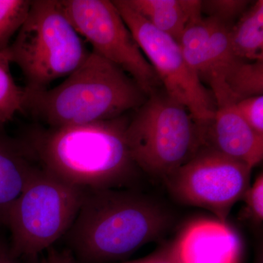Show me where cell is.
Here are the masks:
<instances>
[{
  "mask_svg": "<svg viewBox=\"0 0 263 263\" xmlns=\"http://www.w3.org/2000/svg\"><path fill=\"white\" fill-rule=\"evenodd\" d=\"M120 117L51 128L35 126L21 139L40 167L84 190L132 189L140 170L132 157L126 129Z\"/></svg>",
  "mask_w": 263,
  "mask_h": 263,
  "instance_id": "cell-1",
  "label": "cell"
},
{
  "mask_svg": "<svg viewBox=\"0 0 263 263\" xmlns=\"http://www.w3.org/2000/svg\"><path fill=\"white\" fill-rule=\"evenodd\" d=\"M171 224L160 202L132 189L89 190L64 238L77 263H117L161 238Z\"/></svg>",
  "mask_w": 263,
  "mask_h": 263,
  "instance_id": "cell-2",
  "label": "cell"
},
{
  "mask_svg": "<svg viewBox=\"0 0 263 263\" xmlns=\"http://www.w3.org/2000/svg\"><path fill=\"white\" fill-rule=\"evenodd\" d=\"M146 97L126 72L91 51L56 87L38 91L24 88L22 112L46 127H70L122 117L139 108Z\"/></svg>",
  "mask_w": 263,
  "mask_h": 263,
  "instance_id": "cell-3",
  "label": "cell"
},
{
  "mask_svg": "<svg viewBox=\"0 0 263 263\" xmlns=\"http://www.w3.org/2000/svg\"><path fill=\"white\" fill-rule=\"evenodd\" d=\"M25 78L26 89H48L53 81L72 73L88 58L80 34L60 0H34L28 15L6 51Z\"/></svg>",
  "mask_w": 263,
  "mask_h": 263,
  "instance_id": "cell-4",
  "label": "cell"
},
{
  "mask_svg": "<svg viewBox=\"0 0 263 263\" xmlns=\"http://www.w3.org/2000/svg\"><path fill=\"white\" fill-rule=\"evenodd\" d=\"M126 139L140 171L162 181L203 145L202 127L187 109L159 90L136 109Z\"/></svg>",
  "mask_w": 263,
  "mask_h": 263,
  "instance_id": "cell-5",
  "label": "cell"
},
{
  "mask_svg": "<svg viewBox=\"0 0 263 263\" xmlns=\"http://www.w3.org/2000/svg\"><path fill=\"white\" fill-rule=\"evenodd\" d=\"M86 190L36 170L10 211L7 228L12 250L23 257H40L70 230Z\"/></svg>",
  "mask_w": 263,
  "mask_h": 263,
  "instance_id": "cell-6",
  "label": "cell"
},
{
  "mask_svg": "<svg viewBox=\"0 0 263 263\" xmlns=\"http://www.w3.org/2000/svg\"><path fill=\"white\" fill-rule=\"evenodd\" d=\"M76 31L93 51L124 71L147 97L162 86L113 1L60 0Z\"/></svg>",
  "mask_w": 263,
  "mask_h": 263,
  "instance_id": "cell-7",
  "label": "cell"
},
{
  "mask_svg": "<svg viewBox=\"0 0 263 263\" xmlns=\"http://www.w3.org/2000/svg\"><path fill=\"white\" fill-rule=\"evenodd\" d=\"M113 3L158 76L164 91L187 109L200 127L210 124L216 110L214 96L188 65L179 43L151 25L124 0Z\"/></svg>",
  "mask_w": 263,
  "mask_h": 263,
  "instance_id": "cell-8",
  "label": "cell"
},
{
  "mask_svg": "<svg viewBox=\"0 0 263 263\" xmlns=\"http://www.w3.org/2000/svg\"><path fill=\"white\" fill-rule=\"evenodd\" d=\"M252 171L243 162L202 145L163 181L176 200L206 209L226 222L232 208L250 186Z\"/></svg>",
  "mask_w": 263,
  "mask_h": 263,
  "instance_id": "cell-9",
  "label": "cell"
},
{
  "mask_svg": "<svg viewBox=\"0 0 263 263\" xmlns=\"http://www.w3.org/2000/svg\"><path fill=\"white\" fill-rule=\"evenodd\" d=\"M174 246L181 263H240L243 254L239 235L218 219L193 221Z\"/></svg>",
  "mask_w": 263,
  "mask_h": 263,
  "instance_id": "cell-10",
  "label": "cell"
},
{
  "mask_svg": "<svg viewBox=\"0 0 263 263\" xmlns=\"http://www.w3.org/2000/svg\"><path fill=\"white\" fill-rule=\"evenodd\" d=\"M230 100L216 103L215 116L202 127L203 145L253 169L263 158V136L249 127Z\"/></svg>",
  "mask_w": 263,
  "mask_h": 263,
  "instance_id": "cell-11",
  "label": "cell"
},
{
  "mask_svg": "<svg viewBox=\"0 0 263 263\" xmlns=\"http://www.w3.org/2000/svg\"><path fill=\"white\" fill-rule=\"evenodd\" d=\"M39 165L21 138L0 130V228Z\"/></svg>",
  "mask_w": 263,
  "mask_h": 263,
  "instance_id": "cell-12",
  "label": "cell"
},
{
  "mask_svg": "<svg viewBox=\"0 0 263 263\" xmlns=\"http://www.w3.org/2000/svg\"><path fill=\"white\" fill-rule=\"evenodd\" d=\"M151 25L179 43L187 24L202 15L198 0H124Z\"/></svg>",
  "mask_w": 263,
  "mask_h": 263,
  "instance_id": "cell-13",
  "label": "cell"
},
{
  "mask_svg": "<svg viewBox=\"0 0 263 263\" xmlns=\"http://www.w3.org/2000/svg\"><path fill=\"white\" fill-rule=\"evenodd\" d=\"M213 96L226 95L235 103L263 94V60L236 58L226 67L220 83L212 88Z\"/></svg>",
  "mask_w": 263,
  "mask_h": 263,
  "instance_id": "cell-14",
  "label": "cell"
},
{
  "mask_svg": "<svg viewBox=\"0 0 263 263\" xmlns=\"http://www.w3.org/2000/svg\"><path fill=\"white\" fill-rule=\"evenodd\" d=\"M230 42L235 56L242 60H263V1L249 7L230 29Z\"/></svg>",
  "mask_w": 263,
  "mask_h": 263,
  "instance_id": "cell-15",
  "label": "cell"
},
{
  "mask_svg": "<svg viewBox=\"0 0 263 263\" xmlns=\"http://www.w3.org/2000/svg\"><path fill=\"white\" fill-rule=\"evenodd\" d=\"M10 65L6 53L0 51V130L23 109L24 89L15 82Z\"/></svg>",
  "mask_w": 263,
  "mask_h": 263,
  "instance_id": "cell-16",
  "label": "cell"
},
{
  "mask_svg": "<svg viewBox=\"0 0 263 263\" xmlns=\"http://www.w3.org/2000/svg\"><path fill=\"white\" fill-rule=\"evenodd\" d=\"M30 0H0V51L9 47L28 15Z\"/></svg>",
  "mask_w": 263,
  "mask_h": 263,
  "instance_id": "cell-17",
  "label": "cell"
},
{
  "mask_svg": "<svg viewBox=\"0 0 263 263\" xmlns=\"http://www.w3.org/2000/svg\"><path fill=\"white\" fill-rule=\"evenodd\" d=\"M250 6L247 0H205L200 1L201 13L221 23L233 27L237 19Z\"/></svg>",
  "mask_w": 263,
  "mask_h": 263,
  "instance_id": "cell-18",
  "label": "cell"
},
{
  "mask_svg": "<svg viewBox=\"0 0 263 263\" xmlns=\"http://www.w3.org/2000/svg\"><path fill=\"white\" fill-rule=\"evenodd\" d=\"M238 113L254 132L263 136V96L252 97L235 104Z\"/></svg>",
  "mask_w": 263,
  "mask_h": 263,
  "instance_id": "cell-19",
  "label": "cell"
},
{
  "mask_svg": "<svg viewBox=\"0 0 263 263\" xmlns=\"http://www.w3.org/2000/svg\"><path fill=\"white\" fill-rule=\"evenodd\" d=\"M247 205V215L254 221L260 223L263 219V175L256 178L243 197Z\"/></svg>",
  "mask_w": 263,
  "mask_h": 263,
  "instance_id": "cell-20",
  "label": "cell"
},
{
  "mask_svg": "<svg viewBox=\"0 0 263 263\" xmlns=\"http://www.w3.org/2000/svg\"><path fill=\"white\" fill-rule=\"evenodd\" d=\"M117 263H181L176 251L174 243L162 247L150 255L143 258L131 261H122Z\"/></svg>",
  "mask_w": 263,
  "mask_h": 263,
  "instance_id": "cell-21",
  "label": "cell"
},
{
  "mask_svg": "<svg viewBox=\"0 0 263 263\" xmlns=\"http://www.w3.org/2000/svg\"><path fill=\"white\" fill-rule=\"evenodd\" d=\"M0 263H43L41 257H23L15 254L12 250L10 242L0 237Z\"/></svg>",
  "mask_w": 263,
  "mask_h": 263,
  "instance_id": "cell-22",
  "label": "cell"
},
{
  "mask_svg": "<svg viewBox=\"0 0 263 263\" xmlns=\"http://www.w3.org/2000/svg\"><path fill=\"white\" fill-rule=\"evenodd\" d=\"M42 259L43 263H77L69 249H59L54 246L46 251Z\"/></svg>",
  "mask_w": 263,
  "mask_h": 263,
  "instance_id": "cell-23",
  "label": "cell"
}]
</instances>
